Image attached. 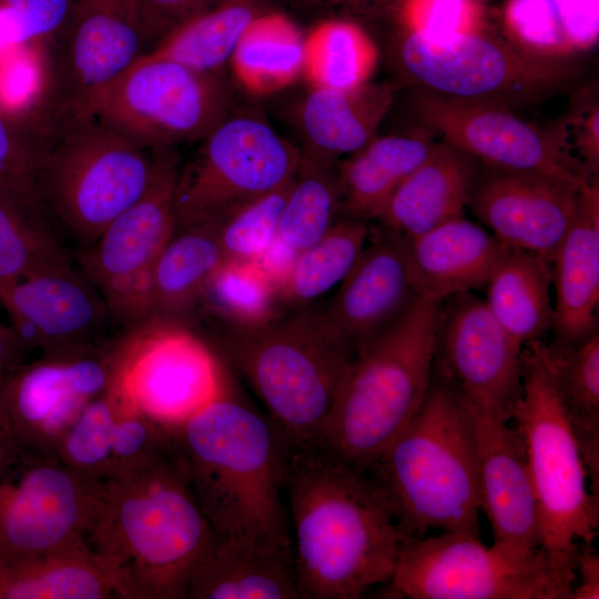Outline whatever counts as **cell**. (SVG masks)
<instances>
[{
  "label": "cell",
  "mask_w": 599,
  "mask_h": 599,
  "mask_svg": "<svg viewBox=\"0 0 599 599\" xmlns=\"http://www.w3.org/2000/svg\"><path fill=\"white\" fill-rule=\"evenodd\" d=\"M100 489L101 480L59 460L21 454L0 475V558L85 544Z\"/></svg>",
  "instance_id": "9a60e30c"
},
{
  "label": "cell",
  "mask_w": 599,
  "mask_h": 599,
  "mask_svg": "<svg viewBox=\"0 0 599 599\" xmlns=\"http://www.w3.org/2000/svg\"><path fill=\"white\" fill-rule=\"evenodd\" d=\"M434 142L426 133L373 139L336 163L339 217L376 222L402 183L426 160Z\"/></svg>",
  "instance_id": "f546056e"
},
{
  "label": "cell",
  "mask_w": 599,
  "mask_h": 599,
  "mask_svg": "<svg viewBox=\"0 0 599 599\" xmlns=\"http://www.w3.org/2000/svg\"><path fill=\"white\" fill-rule=\"evenodd\" d=\"M504 247L478 223L459 216L407 238L413 284L422 297L441 302L485 288Z\"/></svg>",
  "instance_id": "484cf974"
},
{
  "label": "cell",
  "mask_w": 599,
  "mask_h": 599,
  "mask_svg": "<svg viewBox=\"0 0 599 599\" xmlns=\"http://www.w3.org/2000/svg\"><path fill=\"white\" fill-rule=\"evenodd\" d=\"M507 40L542 59L572 60L599 37V0H508L502 12Z\"/></svg>",
  "instance_id": "d6a6232c"
},
{
  "label": "cell",
  "mask_w": 599,
  "mask_h": 599,
  "mask_svg": "<svg viewBox=\"0 0 599 599\" xmlns=\"http://www.w3.org/2000/svg\"><path fill=\"white\" fill-rule=\"evenodd\" d=\"M202 140L179 169L175 227L224 221L288 183L302 158L300 149L253 113H230Z\"/></svg>",
  "instance_id": "7c38bea8"
},
{
  "label": "cell",
  "mask_w": 599,
  "mask_h": 599,
  "mask_svg": "<svg viewBox=\"0 0 599 599\" xmlns=\"http://www.w3.org/2000/svg\"><path fill=\"white\" fill-rule=\"evenodd\" d=\"M0 303L29 349L60 356L102 346L109 311L91 281L71 263L33 273L0 292Z\"/></svg>",
  "instance_id": "44dd1931"
},
{
  "label": "cell",
  "mask_w": 599,
  "mask_h": 599,
  "mask_svg": "<svg viewBox=\"0 0 599 599\" xmlns=\"http://www.w3.org/2000/svg\"><path fill=\"white\" fill-rule=\"evenodd\" d=\"M167 453L219 537L293 547L282 501L290 443L229 388L169 428Z\"/></svg>",
  "instance_id": "3957f363"
},
{
  "label": "cell",
  "mask_w": 599,
  "mask_h": 599,
  "mask_svg": "<svg viewBox=\"0 0 599 599\" xmlns=\"http://www.w3.org/2000/svg\"><path fill=\"white\" fill-rule=\"evenodd\" d=\"M412 110L427 133H435L481 165L542 173L578 186L597 177L565 154L549 129L526 122L511 108L418 89Z\"/></svg>",
  "instance_id": "2e32d148"
},
{
  "label": "cell",
  "mask_w": 599,
  "mask_h": 599,
  "mask_svg": "<svg viewBox=\"0 0 599 599\" xmlns=\"http://www.w3.org/2000/svg\"><path fill=\"white\" fill-rule=\"evenodd\" d=\"M284 489L302 598L356 599L389 581L405 538L374 476L316 444H291Z\"/></svg>",
  "instance_id": "6da1fadb"
},
{
  "label": "cell",
  "mask_w": 599,
  "mask_h": 599,
  "mask_svg": "<svg viewBox=\"0 0 599 599\" xmlns=\"http://www.w3.org/2000/svg\"><path fill=\"white\" fill-rule=\"evenodd\" d=\"M388 582L390 593L409 599H571L576 575L542 547L440 532L405 536Z\"/></svg>",
  "instance_id": "9c48e42d"
},
{
  "label": "cell",
  "mask_w": 599,
  "mask_h": 599,
  "mask_svg": "<svg viewBox=\"0 0 599 599\" xmlns=\"http://www.w3.org/2000/svg\"><path fill=\"white\" fill-rule=\"evenodd\" d=\"M115 589L85 544L0 558V599H110Z\"/></svg>",
  "instance_id": "e575fe53"
},
{
  "label": "cell",
  "mask_w": 599,
  "mask_h": 599,
  "mask_svg": "<svg viewBox=\"0 0 599 599\" xmlns=\"http://www.w3.org/2000/svg\"><path fill=\"white\" fill-rule=\"evenodd\" d=\"M554 338L557 348L575 346L598 333L599 179L583 184L577 214L552 262Z\"/></svg>",
  "instance_id": "d4e9b609"
},
{
  "label": "cell",
  "mask_w": 599,
  "mask_h": 599,
  "mask_svg": "<svg viewBox=\"0 0 599 599\" xmlns=\"http://www.w3.org/2000/svg\"><path fill=\"white\" fill-rule=\"evenodd\" d=\"M302 598L293 547L219 537L194 570L185 599Z\"/></svg>",
  "instance_id": "f1b7e54d"
},
{
  "label": "cell",
  "mask_w": 599,
  "mask_h": 599,
  "mask_svg": "<svg viewBox=\"0 0 599 599\" xmlns=\"http://www.w3.org/2000/svg\"><path fill=\"white\" fill-rule=\"evenodd\" d=\"M215 354L251 386L291 444H314L355 356L323 304L257 324L206 323Z\"/></svg>",
  "instance_id": "5b68a950"
},
{
  "label": "cell",
  "mask_w": 599,
  "mask_h": 599,
  "mask_svg": "<svg viewBox=\"0 0 599 599\" xmlns=\"http://www.w3.org/2000/svg\"><path fill=\"white\" fill-rule=\"evenodd\" d=\"M298 254L277 236L270 247L253 261L271 280L280 294L290 277Z\"/></svg>",
  "instance_id": "681fc988"
},
{
  "label": "cell",
  "mask_w": 599,
  "mask_h": 599,
  "mask_svg": "<svg viewBox=\"0 0 599 599\" xmlns=\"http://www.w3.org/2000/svg\"><path fill=\"white\" fill-rule=\"evenodd\" d=\"M476 1H478V2L483 3V1H484V0H476Z\"/></svg>",
  "instance_id": "9f6ffc18"
},
{
  "label": "cell",
  "mask_w": 599,
  "mask_h": 599,
  "mask_svg": "<svg viewBox=\"0 0 599 599\" xmlns=\"http://www.w3.org/2000/svg\"><path fill=\"white\" fill-rule=\"evenodd\" d=\"M72 0H0V26L11 43H26L57 33L68 21Z\"/></svg>",
  "instance_id": "7dc6e473"
},
{
  "label": "cell",
  "mask_w": 599,
  "mask_h": 599,
  "mask_svg": "<svg viewBox=\"0 0 599 599\" xmlns=\"http://www.w3.org/2000/svg\"><path fill=\"white\" fill-rule=\"evenodd\" d=\"M156 27L174 26L206 10L220 0H140Z\"/></svg>",
  "instance_id": "c3c4849f"
},
{
  "label": "cell",
  "mask_w": 599,
  "mask_h": 599,
  "mask_svg": "<svg viewBox=\"0 0 599 599\" xmlns=\"http://www.w3.org/2000/svg\"><path fill=\"white\" fill-rule=\"evenodd\" d=\"M338 219L336 164L302 156L280 215L278 237L301 253L318 242Z\"/></svg>",
  "instance_id": "60d3db41"
},
{
  "label": "cell",
  "mask_w": 599,
  "mask_h": 599,
  "mask_svg": "<svg viewBox=\"0 0 599 599\" xmlns=\"http://www.w3.org/2000/svg\"><path fill=\"white\" fill-rule=\"evenodd\" d=\"M580 190L542 173L481 165L467 207L504 247L552 262L577 214Z\"/></svg>",
  "instance_id": "d6986e66"
},
{
  "label": "cell",
  "mask_w": 599,
  "mask_h": 599,
  "mask_svg": "<svg viewBox=\"0 0 599 599\" xmlns=\"http://www.w3.org/2000/svg\"><path fill=\"white\" fill-rule=\"evenodd\" d=\"M221 221L176 226L151 272L148 318L183 322L193 313L209 281L226 260Z\"/></svg>",
  "instance_id": "4dcf8cb0"
},
{
  "label": "cell",
  "mask_w": 599,
  "mask_h": 599,
  "mask_svg": "<svg viewBox=\"0 0 599 599\" xmlns=\"http://www.w3.org/2000/svg\"><path fill=\"white\" fill-rule=\"evenodd\" d=\"M551 285L550 261L506 248L487 282L484 302L501 328L522 347L551 329Z\"/></svg>",
  "instance_id": "1f68e13d"
},
{
  "label": "cell",
  "mask_w": 599,
  "mask_h": 599,
  "mask_svg": "<svg viewBox=\"0 0 599 599\" xmlns=\"http://www.w3.org/2000/svg\"><path fill=\"white\" fill-rule=\"evenodd\" d=\"M169 439V428L143 415L114 376L67 430L57 459L103 481L159 458Z\"/></svg>",
  "instance_id": "603a6c76"
},
{
  "label": "cell",
  "mask_w": 599,
  "mask_h": 599,
  "mask_svg": "<svg viewBox=\"0 0 599 599\" xmlns=\"http://www.w3.org/2000/svg\"><path fill=\"white\" fill-rule=\"evenodd\" d=\"M480 169V162L468 153L444 141L434 143L376 222L414 238L463 216Z\"/></svg>",
  "instance_id": "83f0119b"
},
{
  "label": "cell",
  "mask_w": 599,
  "mask_h": 599,
  "mask_svg": "<svg viewBox=\"0 0 599 599\" xmlns=\"http://www.w3.org/2000/svg\"><path fill=\"white\" fill-rule=\"evenodd\" d=\"M549 130L569 159L598 176L599 104L593 90H580L565 115Z\"/></svg>",
  "instance_id": "bcb514c9"
},
{
  "label": "cell",
  "mask_w": 599,
  "mask_h": 599,
  "mask_svg": "<svg viewBox=\"0 0 599 599\" xmlns=\"http://www.w3.org/2000/svg\"><path fill=\"white\" fill-rule=\"evenodd\" d=\"M194 311L206 323L250 325L283 309L277 288L253 260L230 258L213 274Z\"/></svg>",
  "instance_id": "f35d334b"
},
{
  "label": "cell",
  "mask_w": 599,
  "mask_h": 599,
  "mask_svg": "<svg viewBox=\"0 0 599 599\" xmlns=\"http://www.w3.org/2000/svg\"><path fill=\"white\" fill-rule=\"evenodd\" d=\"M369 234V222L339 217L314 245L301 252L280 293L282 309L319 303L337 288L359 257Z\"/></svg>",
  "instance_id": "74e56055"
},
{
  "label": "cell",
  "mask_w": 599,
  "mask_h": 599,
  "mask_svg": "<svg viewBox=\"0 0 599 599\" xmlns=\"http://www.w3.org/2000/svg\"><path fill=\"white\" fill-rule=\"evenodd\" d=\"M580 546L575 561V575L579 576V582L573 586L571 599H598L599 557L592 545Z\"/></svg>",
  "instance_id": "f907efd6"
},
{
  "label": "cell",
  "mask_w": 599,
  "mask_h": 599,
  "mask_svg": "<svg viewBox=\"0 0 599 599\" xmlns=\"http://www.w3.org/2000/svg\"><path fill=\"white\" fill-rule=\"evenodd\" d=\"M20 130L38 159L41 204L84 247L149 189L153 155L89 112L51 110Z\"/></svg>",
  "instance_id": "52a82bcc"
},
{
  "label": "cell",
  "mask_w": 599,
  "mask_h": 599,
  "mask_svg": "<svg viewBox=\"0 0 599 599\" xmlns=\"http://www.w3.org/2000/svg\"><path fill=\"white\" fill-rule=\"evenodd\" d=\"M230 62L240 83L265 94L305 73V38L285 17L266 12L246 30Z\"/></svg>",
  "instance_id": "8d00e7d4"
},
{
  "label": "cell",
  "mask_w": 599,
  "mask_h": 599,
  "mask_svg": "<svg viewBox=\"0 0 599 599\" xmlns=\"http://www.w3.org/2000/svg\"><path fill=\"white\" fill-rule=\"evenodd\" d=\"M549 370L578 444L591 493L599 499V333L557 348L532 341Z\"/></svg>",
  "instance_id": "836d02e7"
},
{
  "label": "cell",
  "mask_w": 599,
  "mask_h": 599,
  "mask_svg": "<svg viewBox=\"0 0 599 599\" xmlns=\"http://www.w3.org/2000/svg\"><path fill=\"white\" fill-rule=\"evenodd\" d=\"M29 347L16 328L0 324V382H6L23 364Z\"/></svg>",
  "instance_id": "816d5d0a"
},
{
  "label": "cell",
  "mask_w": 599,
  "mask_h": 599,
  "mask_svg": "<svg viewBox=\"0 0 599 599\" xmlns=\"http://www.w3.org/2000/svg\"><path fill=\"white\" fill-rule=\"evenodd\" d=\"M393 101L387 82L368 81L349 90L313 87L298 110L301 155L332 165L354 154L373 140Z\"/></svg>",
  "instance_id": "4316f807"
},
{
  "label": "cell",
  "mask_w": 599,
  "mask_h": 599,
  "mask_svg": "<svg viewBox=\"0 0 599 599\" xmlns=\"http://www.w3.org/2000/svg\"><path fill=\"white\" fill-rule=\"evenodd\" d=\"M522 390L511 419L526 448L534 485L541 547L575 569L580 545H592L599 526V499L562 407L554 379L534 342L522 346Z\"/></svg>",
  "instance_id": "ba28073f"
},
{
  "label": "cell",
  "mask_w": 599,
  "mask_h": 599,
  "mask_svg": "<svg viewBox=\"0 0 599 599\" xmlns=\"http://www.w3.org/2000/svg\"><path fill=\"white\" fill-rule=\"evenodd\" d=\"M305 73L313 87L349 90L368 81L378 51L357 24L345 20L321 23L305 38Z\"/></svg>",
  "instance_id": "ab89813d"
},
{
  "label": "cell",
  "mask_w": 599,
  "mask_h": 599,
  "mask_svg": "<svg viewBox=\"0 0 599 599\" xmlns=\"http://www.w3.org/2000/svg\"><path fill=\"white\" fill-rule=\"evenodd\" d=\"M216 539L166 449L101 481L84 542L118 598L185 599L194 570Z\"/></svg>",
  "instance_id": "7a4b0ae2"
},
{
  "label": "cell",
  "mask_w": 599,
  "mask_h": 599,
  "mask_svg": "<svg viewBox=\"0 0 599 599\" xmlns=\"http://www.w3.org/2000/svg\"><path fill=\"white\" fill-rule=\"evenodd\" d=\"M419 297L410 276L407 238L379 224L332 298L323 304L332 325L356 353L395 325Z\"/></svg>",
  "instance_id": "7402d4cb"
},
{
  "label": "cell",
  "mask_w": 599,
  "mask_h": 599,
  "mask_svg": "<svg viewBox=\"0 0 599 599\" xmlns=\"http://www.w3.org/2000/svg\"><path fill=\"white\" fill-rule=\"evenodd\" d=\"M0 196L22 210L47 214L38 191L37 154L1 109Z\"/></svg>",
  "instance_id": "ee69618b"
},
{
  "label": "cell",
  "mask_w": 599,
  "mask_h": 599,
  "mask_svg": "<svg viewBox=\"0 0 599 599\" xmlns=\"http://www.w3.org/2000/svg\"><path fill=\"white\" fill-rule=\"evenodd\" d=\"M307 4H343V6H356V4H365V3H385V2H393L397 0H303Z\"/></svg>",
  "instance_id": "db71d44e"
},
{
  "label": "cell",
  "mask_w": 599,
  "mask_h": 599,
  "mask_svg": "<svg viewBox=\"0 0 599 599\" xmlns=\"http://www.w3.org/2000/svg\"><path fill=\"white\" fill-rule=\"evenodd\" d=\"M231 90L219 72L142 54L88 101L85 112L143 149L205 138L229 114Z\"/></svg>",
  "instance_id": "8fae6325"
},
{
  "label": "cell",
  "mask_w": 599,
  "mask_h": 599,
  "mask_svg": "<svg viewBox=\"0 0 599 599\" xmlns=\"http://www.w3.org/2000/svg\"><path fill=\"white\" fill-rule=\"evenodd\" d=\"M266 12V0H220L171 28L146 53L195 70L219 72L250 26Z\"/></svg>",
  "instance_id": "d590c367"
},
{
  "label": "cell",
  "mask_w": 599,
  "mask_h": 599,
  "mask_svg": "<svg viewBox=\"0 0 599 599\" xmlns=\"http://www.w3.org/2000/svg\"><path fill=\"white\" fill-rule=\"evenodd\" d=\"M368 471L384 489L405 536L438 530L480 538L473 410L434 365L419 409Z\"/></svg>",
  "instance_id": "277c9868"
},
{
  "label": "cell",
  "mask_w": 599,
  "mask_h": 599,
  "mask_svg": "<svg viewBox=\"0 0 599 599\" xmlns=\"http://www.w3.org/2000/svg\"><path fill=\"white\" fill-rule=\"evenodd\" d=\"M293 179L221 222L220 242L226 260H255L275 241Z\"/></svg>",
  "instance_id": "7bdbcfd3"
},
{
  "label": "cell",
  "mask_w": 599,
  "mask_h": 599,
  "mask_svg": "<svg viewBox=\"0 0 599 599\" xmlns=\"http://www.w3.org/2000/svg\"><path fill=\"white\" fill-rule=\"evenodd\" d=\"M70 263L44 213L0 196V292L39 271Z\"/></svg>",
  "instance_id": "b9f144b4"
},
{
  "label": "cell",
  "mask_w": 599,
  "mask_h": 599,
  "mask_svg": "<svg viewBox=\"0 0 599 599\" xmlns=\"http://www.w3.org/2000/svg\"><path fill=\"white\" fill-rule=\"evenodd\" d=\"M470 408L477 438L480 510L490 522L494 541L538 549V506L524 440L508 422Z\"/></svg>",
  "instance_id": "cb8c5ba5"
},
{
  "label": "cell",
  "mask_w": 599,
  "mask_h": 599,
  "mask_svg": "<svg viewBox=\"0 0 599 599\" xmlns=\"http://www.w3.org/2000/svg\"><path fill=\"white\" fill-rule=\"evenodd\" d=\"M156 28L140 0L74 2L62 33L59 70L63 93L54 109L85 112L89 99L142 54Z\"/></svg>",
  "instance_id": "ffe728a7"
},
{
  "label": "cell",
  "mask_w": 599,
  "mask_h": 599,
  "mask_svg": "<svg viewBox=\"0 0 599 599\" xmlns=\"http://www.w3.org/2000/svg\"><path fill=\"white\" fill-rule=\"evenodd\" d=\"M521 348L471 292L440 302L434 367L474 409L511 420L522 390Z\"/></svg>",
  "instance_id": "ac0fdd59"
},
{
  "label": "cell",
  "mask_w": 599,
  "mask_h": 599,
  "mask_svg": "<svg viewBox=\"0 0 599 599\" xmlns=\"http://www.w3.org/2000/svg\"><path fill=\"white\" fill-rule=\"evenodd\" d=\"M7 382H0V475L21 455L8 412Z\"/></svg>",
  "instance_id": "f5cc1de1"
},
{
  "label": "cell",
  "mask_w": 599,
  "mask_h": 599,
  "mask_svg": "<svg viewBox=\"0 0 599 599\" xmlns=\"http://www.w3.org/2000/svg\"><path fill=\"white\" fill-rule=\"evenodd\" d=\"M115 378L134 406L173 428L229 388L222 361L182 322L148 318L120 337Z\"/></svg>",
  "instance_id": "4fadbf2b"
},
{
  "label": "cell",
  "mask_w": 599,
  "mask_h": 599,
  "mask_svg": "<svg viewBox=\"0 0 599 599\" xmlns=\"http://www.w3.org/2000/svg\"><path fill=\"white\" fill-rule=\"evenodd\" d=\"M155 152L156 169L145 193L78 255L111 321L126 329L148 319L151 272L175 230L179 160L171 148Z\"/></svg>",
  "instance_id": "5bb4252c"
},
{
  "label": "cell",
  "mask_w": 599,
  "mask_h": 599,
  "mask_svg": "<svg viewBox=\"0 0 599 599\" xmlns=\"http://www.w3.org/2000/svg\"><path fill=\"white\" fill-rule=\"evenodd\" d=\"M476 0H402L405 31L453 38L481 31L483 10Z\"/></svg>",
  "instance_id": "f6af8a7d"
},
{
  "label": "cell",
  "mask_w": 599,
  "mask_h": 599,
  "mask_svg": "<svg viewBox=\"0 0 599 599\" xmlns=\"http://www.w3.org/2000/svg\"><path fill=\"white\" fill-rule=\"evenodd\" d=\"M396 58L420 90L511 109L557 92L578 70L572 60L538 58L484 30L453 38L405 31Z\"/></svg>",
  "instance_id": "30bf717a"
},
{
  "label": "cell",
  "mask_w": 599,
  "mask_h": 599,
  "mask_svg": "<svg viewBox=\"0 0 599 599\" xmlns=\"http://www.w3.org/2000/svg\"><path fill=\"white\" fill-rule=\"evenodd\" d=\"M73 2H84V1H91V0H72Z\"/></svg>",
  "instance_id": "11a10c76"
},
{
  "label": "cell",
  "mask_w": 599,
  "mask_h": 599,
  "mask_svg": "<svg viewBox=\"0 0 599 599\" xmlns=\"http://www.w3.org/2000/svg\"><path fill=\"white\" fill-rule=\"evenodd\" d=\"M119 342L23 363L7 382V404L20 454L57 459L60 441L83 408L112 383Z\"/></svg>",
  "instance_id": "e0dca14e"
},
{
  "label": "cell",
  "mask_w": 599,
  "mask_h": 599,
  "mask_svg": "<svg viewBox=\"0 0 599 599\" xmlns=\"http://www.w3.org/2000/svg\"><path fill=\"white\" fill-rule=\"evenodd\" d=\"M439 305L419 296L395 325L355 353L314 444L355 468L374 466L425 398Z\"/></svg>",
  "instance_id": "8992f818"
}]
</instances>
